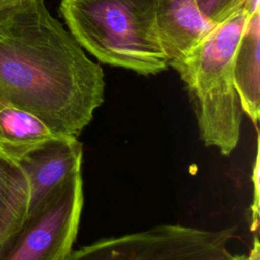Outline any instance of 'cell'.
Masks as SVG:
<instances>
[{"instance_id": "obj_1", "label": "cell", "mask_w": 260, "mask_h": 260, "mask_svg": "<svg viewBox=\"0 0 260 260\" xmlns=\"http://www.w3.org/2000/svg\"><path fill=\"white\" fill-rule=\"evenodd\" d=\"M105 75L44 0L0 13V98L77 138L105 100Z\"/></svg>"}, {"instance_id": "obj_2", "label": "cell", "mask_w": 260, "mask_h": 260, "mask_svg": "<svg viewBox=\"0 0 260 260\" xmlns=\"http://www.w3.org/2000/svg\"><path fill=\"white\" fill-rule=\"evenodd\" d=\"M156 0H60L77 43L102 63L157 74L169 66L155 21Z\"/></svg>"}, {"instance_id": "obj_3", "label": "cell", "mask_w": 260, "mask_h": 260, "mask_svg": "<svg viewBox=\"0 0 260 260\" xmlns=\"http://www.w3.org/2000/svg\"><path fill=\"white\" fill-rule=\"evenodd\" d=\"M234 232L162 223L72 249L65 260H232Z\"/></svg>"}, {"instance_id": "obj_4", "label": "cell", "mask_w": 260, "mask_h": 260, "mask_svg": "<svg viewBox=\"0 0 260 260\" xmlns=\"http://www.w3.org/2000/svg\"><path fill=\"white\" fill-rule=\"evenodd\" d=\"M83 208L82 172L72 176L0 252V260H65L73 249Z\"/></svg>"}, {"instance_id": "obj_5", "label": "cell", "mask_w": 260, "mask_h": 260, "mask_svg": "<svg viewBox=\"0 0 260 260\" xmlns=\"http://www.w3.org/2000/svg\"><path fill=\"white\" fill-rule=\"evenodd\" d=\"M247 18L242 7L218 23L183 59L171 64L186 84L192 101L232 80V63Z\"/></svg>"}, {"instance_id": "obj_6", "label": "cell", "mask_w": 260, "mask_h": 260, "mask_svg": "<svg viewBox=\"0 0 260 260\" xmlns=\"http://www.w3.org/2000/svg\"><path fill=\"white\" fill-rule=\"evenodd\" d=\"M82 143L75 137H57L23 157L29 187L28 214L40 209L72 176L82 172Z\"/></svg>"}, {"instance_id": "obj_7", "label": "cell", "mask_w": 260, "mask_h": 260, "mask_svg": "<svg viewBox=\"0 0 260 260\" xmlns=\"http://www.w3.org/2000/svg\"><path fill=\"white\" fill-rule=\"evenodd\" d=\"M155 21L169 65L183 59L217 25L201 13L195 0H156Z\"/></svg>"}, {"instance_id": "obj_8", "label": "cell", "mask_w": 260, "mask_h": 260, "mask_svg": "<svg viewBox=\"0 0 260 260\" xmlns=\"http://www.w3.org/2000/svg\"><path fill=\"white\" fill-rule=\"evenodd\" d=\"M243 112L258 128L260 118V10L246 20L231 72Z\"/></svg>"}, {"instance_id": "obj_9", "label": "cell", "mask_w": 260, "mask_h": 260, "mask_svg": "<svg viewBox=\"0 0 260 260\" xmlns=\"http://www.w3.org/2000/svg\"><path fill=\"white\" fill-rule=\"evenodd\" d=\"M57 137L36 116L0 98V156L19 162Z\"/></svg>"}, {"instance_id": "obj_10", "label": "cell", "mask_w": 260, "mask_h": 260, "mask_svg": "<svg viewBox=\"0 0 260 260\" xmlns=\"http://www.w3.org/2000/svg\"><path fill=\"white\" fill-rule=\"evenodd\" d=\"M29 187L19 162L0 156V252L26 220Z\"/></svg>"}, {"instance_id": "obj_11", "label": "cell", "mask_w": 260, "mask_h": 260, "mask_svg": "<svg viewBox=\"0 0 260 260\" xmlns=\"http://www.w3.org/2000/svg\"><path fill=\"white\" fill-rule=\"evenodd\" d=\"M201 13L211 22L218 24L244 6L245 0H195Z\"/></svg>"}, {"instance_id": "obj_12", "label": "cell", "mask_w": 260, "mask_h": 260, "mask_svg": "<svg viewBox=\"0 0 260 260\" xmlns=\"http://www.w3.org/2000/svg\"><path fill=\"white\" fill-rule=\"evenodd\" d=\"M257 153L255 157L254 167L252 170V184H253V202L251 205V231L256 233L259 222V135L257 138Z\"/></svg>"}, {"instance_id": "obj_13", "label": "cell", "mask_w": 260, "mask_h": 260, "mask_svg": "<svg viewBox=\"0 0 260 260\" xmlns=\"http://www.w3.org/2000/svg\"><path fill=\"white\" fill-rule=\"evenodd\" d=\"M259 3H260V0H245L243 7L248 17L260 10Z\"/></svg>"}, {"instance_id": "obj_14", "label": "cell", "mask_w": 260, "mask_h": 260, "mask_svg": "<svg viewBox=\"0 0 260 260\" xmlns=\"http://www.w3.org/2000/svg\"><path fill=\"white\" fill-rule=\"evenodd\" d=\"M21 0H0V13L13 7L17 3H19Z\"/></svg>"}, {"instance_id": "obj_15", "label": "cell", "mask_w": 260, "mask_h": 260, "mask_svg": "<svg viewBox=\"0 0 260 260\" xmlns=\"http://www.w3.org/2000/svg\"><path fill=\"white\" fill-rule=\"evenodd\" d=\"M232 260H249L247 255H233Z\"/></svg>"}]
</instances>
